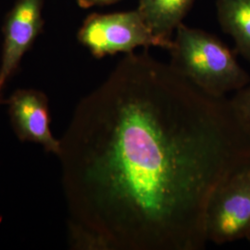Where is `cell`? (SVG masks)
Returning a JSON list of instances; mask_svg holds the SVG:
<instances>
[{
	"label": "cell",
	"mask_w": 250,
	"mask_h": 250,
	"mask_svg": "<svg viewBox=\"0 0 250 250\" xmlns=\"http://www.w3.org/2000/svg\"><path fill=\"white\" fill-rule=\"evenodd\" d=\"M78 40L98 59L117 53H132L138 47L167 49L161 39L154 36L137 9L90 15L79 30Z\"/></svg>",
	"instance_id": "3"
},
{
	"label": "cell",
	"mask_w": 250,
	"mask_h": 250,
	"mask_svg": "<svg viewBox=\"0 0 250 250\" xmlns=\"http://www.w3.org/2000/svg\"><path fill=\"white\" fill-rule=\"evenodd\" d=\"M216 7L223 31L232 36L237 52L250 63V0H217Z\"/></svg>",
	"instance_id": "8"
},
{
	"label": "cell",
	"mask_w": 250,
	"mask_h": 250,
	"mask_svg": "<svg viewBox=\"0 0 250 250\" xmlns=\"http://www.w3.org/2000/svg\"><path fill=\"white\" fill-rule=\"evenodd\" d=\"M75 250H203L218 187L250 163L230 99L146 48L81 99L58 156Z\"/></svg>",
	"instance_id": "1"
},
{
	"label": "cell",
	"mask_w": 250,
	"mask_h": 250,
	"mask_svg": "<svg viewBox=\"0 0 250 250\" xmlns=\"http://www.w3.org/2000/svg\"><path fill=\"white\" fill-rule=\"evenodd\" d=\"M169 51L170 66L209 95L226 97L250 84L249 73L228 46L205 31L181 23Z\"/></svg>",
	"instance_id": "2"
},
{
	"label": "cell",
	"mask_w": 250,
	"mask_h": 250,
	"mask_svg": "<svg viewBox=\"0 0 250 250\" xmlns=\"http://www.w3.org/2000/svg\"><path fill=\"white\" fill-rule=\"evenodd\" d=\"M119 0H77L78 5L81 8L87 9L93 6H101V5H107L115 3Z\"/></svg>",
	"instance_id": "10"
},
{
	"label": "cell",
	"mask_w": 250,
	"mask_h": 250,
	"mask_svg": "<svg viewBox=\"0 0 250 250\" xmlns=\"http://www.w3.org/2000/svg\"><path fill=\"white\" fill-rule=\"evenodd\" d=\"M9 108L13 131L21 142L38 144L57 157L61 153V139L54 136L48 99L39 90L19 89L3 101Z\"/></svg>",
	"instance_id": "6"
},
{
	"label": "cell",
	"mask_w": 250,
	"mask_h": 250,
	"mask_svg": "<svg viewBox=\"0 0 250 250\" xmlns=\"http://www.w3.org/2000/svg\"><path fill=\"white\" fill-rule=\"evenodd\" d=\"M43 4L44 0H18L6 20L0 64V105L6 83L42 29Z\"/></svg>",
	"instance_id": "5"
},
{
	"label": "cell",
	"mask_w": 250,
	"mask_h": 250,
	"mask_svg": "<svg viewBox=\"0 0 250 250\" xmlns=\"http://www.w3.org/2000/svg\"><path fill=\"white\" fill-rule=\"evenodd\" d=\"M247 239L250 242V232H249V234H248V236H247Z\"/></svg>",
	"instance_id": "11"
},
{
	"label": "cell",
	"mask_w": 250,
	"mask_h": 250,
	"mask_svg": "<svg viewBox=\"0 0 250 250\" xmlns=\"http://www.w3.org/2000/svg\"><path fill=\"white\" fill-rule=\"evenodd\" d=\"M250 231V163L215 190L206 213L208 242L223 245L247 238Z\"/></svg>",
	"instance_id": "4"
},
{
	"label": "cell",
	"mask_w": 250,
	"mask_h": 250,
	"mask_svg": "<svg viewBox=\"0 0 250 250\" xmlns=\"http://www.w3.org/2000/svg\"><path fill=\"white\" fill-rule=\"evenodd\" d=\"M230 100L242 124L250 134V84L238 90Z\"/></svg>",
	"instance_id": "9"
},
{
	"label": "cell",
	"mask_w": 250,
	"mask_h": 250,
	"mask_svg": "<svg viewBox=\"0 0 250 250\" xmlns=\"http://www.w3.org/2000/svg\"><path fill=\"white\" fill-rule=\"evenodd\" d=\"M195 0H138V12L154 36L169 50L176 29Z\"/></svg>",
	"instance_id": "7"
}]
</instances>
